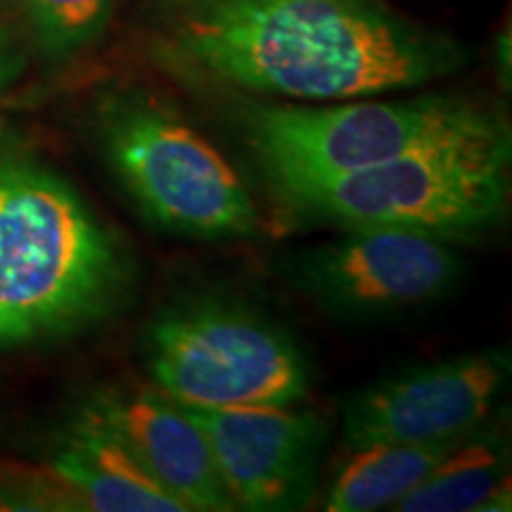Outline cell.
<instances>
[{"instance_id": "1", "label": "cell", "mask_w": 512, "mask_h": 512, "mask_svg": "<svg viewBox=\"0 0 512 512\" xmlns=\"http://www.w3.org/2000/svg\"><path fill=\"white\" fill-rule=\"evenodd\" d=\"M143 48L197 88L337 102L453 76L467 50L380 0H145Z\"/></svg>"}, {"instance_id": "2", "label": "cell", "mask_w": 512, "mask_h": 512, "mask_svg": "<svg viewBox=\"0 0 512 512\" xmlns=\"http://www.w3.org/2000/svg\"><path fill=\"white\" fill-rule=\"evenodd\" d=\"M133 280L119 235L60 174L0 143V347L81 330Z\"/></svg>"}, {"instance_id": "3", "label": "cell", "mask_w": 512, "mask_h": 512, "mask_svg": "<svg viewBox=\"0 0 512 512\" xmlns=\"http://www.w3.org/2000/svg\"><path fill=\"white\" fill-rule=\"evenodd\" d=\"M510 128L503 117L387 162L292 185L299 214L342 228H396L453 242L501 226L510 200Z\"/></svg>"}, {"instance_id": "4", "label": "cell", "mask_w": 512, "mask_h": 512, "mask_svg": "<svg viewBox=\"0 0 512 512\" xmlns=\"http://www.w3.org/2000/svg\"><path fill=\"white\" fill-rule=\"evenodd\" d=\"M98 128L107 162L155 226L202 240L259 230V209L233 164L152 93L107 95Z\"/></svg>"}, {"instance_id": "5", "label": "cell", "mask_w": 512, "mask_h": 512, "mask_svg": "<svg viewBox=\"0 0 512 512\" xmlns=\"http://www.w3.org/2000/svg\"><path fill=\"white\" fill-rule=\"evenodd\" d=\"M143 354L155 387L183 408L290 406L309 392V363L290 332L223 299L159 313Z\"/></svg>"}, {"instance_id": "6", "label": "cell", "mask_w": 512, "mask_h": 512, "mask_svg": "<svg viewBox=\"0 0 512 512\" xmlns=\"http://www.w3.org/2000/svg\"><path fill=\"white\" fill-rule=\"evenodd\" d=\"M501 119L460 95L344 105H252L245 138L275 190L373 166L453 133Z\"/></svg>"}, {"instance_id": "7", "label": "cell", "mask_w": 512, "mask_h": 512, "mask_svg": "<svg viewBox=\"0 0 512 512\" xmlns=\"http://www.w3.org/2000/svg\"><path fill=\"white\" fill-rule=\"evenodd\" d=\"M463 275L451 242L396 228L347 235L292 259L290 278L306 297L342 318L392 316L432 304Z\"/></svg>"}, {"instance_id": "8", "label": "cell", "mask_w": 512, "mask_h": 512, "mask_svg": "<svg viewBox=\"0 0 512 512\" xmlns=\"http://www.w3.org/2000/svg\"><path fill=\"white\" fill-rule=\"evenodd\" d=\"M510 373V351L496 347L387 377L347 403L344 446L358 451L463 437L491 420Z\"/></svg>"}, {"instance_id": "9", "label": "cell", "mask_w": 512, "mask_h": 512, "mask_svg": "<svg viewBox=\"0 0 512 512\" xmlns=\"http://www.w3.org/2000/svg\"><path fill=\"white\" fill-rule=\"evenodd\" d=\"M207 439L216 472L235 508L299 510L316 489L328 425L316 411L290 406L185 408Z\"/></svg>"}, {"instance_id": "10", "label": "cell", "mask_w": 512, "mask_h": 512, "mask_svg": "<svg viewBox=\"0 0 512 512\" xmlns=\"http://www.w3.org/2000/svg\"><path fill=\"white\" fill-rule=\"evenodd\" d=\"M83 408L93 413L185 510H235L202 430L183 406L157 387L112 384L98 389Z\"/></svg>"}, {"instance_id": "11", "label": "cell", "mask_w": 512, "mask_h": 512, "mask_svg": "<svg viewBox=\"0 0 512 512\" xmlns=\"http://www.w3.org/2000/svg\"><path fill=\"white\" fill-rule=\"evenodd\" d=\"M50 472L74 491L83 510L188 512L83 406L60 437L50 458Z\"/></svg>"}, {"instance_id": "12", "label": "cell", "mask_w": 512, "mask_h": 512, "mask_svg": "<svg viewBox=\"0 0 512 512\" xmlns=\"http://www.w3.org/2000/svg\"><path fill=\"white\" fill-rule=\"evenodd\" d=\"M399 512L510 510V446L501 430H472L458 441L411 494Z\"/></svg>"}, {"instance_id": "13", "label": "cell", "mask_w": 512, "mask_h": 512, "mask_svg": "<svg viewBox=\"0 0 512 512\" xmlns=\"http://www.w3.org/2000/svg\"><path fill=\"white\" fill-rule=\"evenodd\" d=\"M470 434V432H467ZM465 437V434H463ZM463 437L427 441V444H380L358 448L339 470L325 510L375 512L394 508L411 494Z\"/></svg>"}, {"instance_id": "14", "label": "cell", "mask_w": 512, "mask_h": 512, "mask_svg": "<svg viewBox=\"0 0 512 512\" xmlns=\"http://www.w3.org/2000/svg\"><path fill=\"white\" fill-rule=\"evenodd\" d=\"M117 0H22L31 36L48 57L64 60L100 38Z\"/></svg>"}, {"instance_id": "15", "label": "cell", "mask_w": 512, "mask_h": 512, "mask_svg": "<svg viewBox=\"0 0 512 512\" xmlns=\"http://www.w3.org/2000/svg\"><path fill=\"white\" fill-rule=\"evenodd\" d=\"M27 57L19 50L8 36L0 34V91L8 88L12 81L22 74Z\"/></svg>"}]
</instances>
